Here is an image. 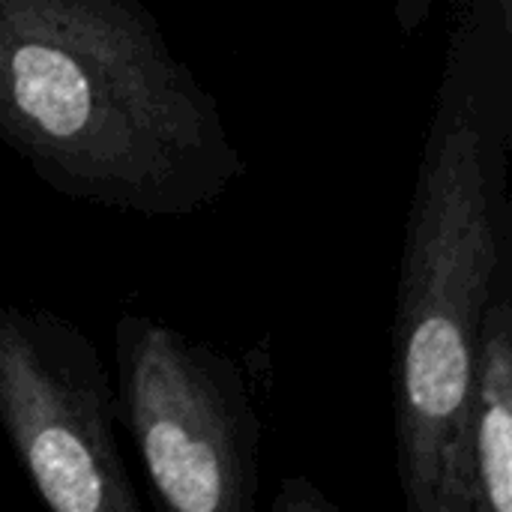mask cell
<instances>
[{
  "label": "cell",
  "mask_w": 512,
  "mask_h": 512,
  "mask_svg": "<svg viewBox=\"0 0 512 512\" xmlns=\"http://www.w3.org/2000/svg\"><path fill=\"white\" fill-rule=\"evenodd\" d=\"M117 423L171 512H252L261 492V420L240 366L213 345L147 318L114 327Z\"/></svg>",
  "instance_id": "cell-3"
},
{
  "label": "cell",
  "mask_w": 512,
  "mask_h": 512,
  "mask_svg": "<svg viewBox=\"0 0 512 512\" xmlns=\"http://www.w3.org/2000/svg\"><path fill=\"white\" fill-rule=\"evenodd\" d=\"M276 512H339V507L309 480V477H288L273 501Z\"/></svg>",
  "instance_id": "cell-6"
},
{
  "label": "cell",
  "mask_w": 512,
  "mask_h": 512,
  "mask_svg": "<svg viewBox=\"0 0 512 512\" xmlns=\"http://www.w3.org/2000/svg\"><path fill=\"white\" fill-rule=\"evenodd\" d=\"M0 144L51 192L141 219L195 216L249 168L144 0H0Z\"/></svg>",
  "instance_id": "cell-2"
},
{
  "label": "cell",
  "mask_w": 512,
  "mask_h": 512,
  "mask_svg": "<svg viewBox=\"0 0 512 512\" xmlns=\"http://www.w3.org/2000/svg\"><path fill=\"white\" fill-rule=\"evenodd\" d=\"M512 21L465 0L417 165L393 312V438L408 512H480L471 396L486 309L510 288Z\"/></svg>",
  "instance_id": "cell-1"
},
{
  "label": "cell",
  "mask_w": 512,
  "mask_h": 512,
  "mask_svg": "<svg viewBox=\"0 0 512 512\" xmlns=\"http://www.w3.org/2000/svg\"><path fill=\"white\" fill-rule=\"evenodd\" d=\"M0 429L48 510H141L117 444L114 384L69 318L0 306Z\"/></svg>",
  "instance_id": "cell-4"
},
{
  "label": "cell",
  "mask_w": 512,
  "mask_h": 512,
  "mask_svg": "<svg viewBox=\"0 0 512 512\" xmlns=\"http://www.w3.org/2000/svg\"><path fill=\"white\" fill-rule=\"evenodd\" d=\"M495 6H498V12L507 18V21H512V0H492Z\"/></svg>",
  "instance_id": "cell-7"
},
{
  "label": "cell",
  "mask_w": 512,
  "mask_h": 512,
  "mask_svg": "<svg viewBox=\"0 0 512 512\" xmlns=\"http://www.w3.org/2000/svg\"><path fill=\"white\" fill-rule=\"evenodd\" d=\"M471 462L480 512H512V288L492 300L480 330Z\"/></svg>",
  "instance_id": "cell-5"
}]
</instances>
